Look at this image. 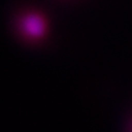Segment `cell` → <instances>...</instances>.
Returning <instances> with one entry per match:
<instances>
[{
    "mask_svg": "<svg viewBox=\"0 0 132 132\" xmlns=\"http://www.w3.org/2000/svg\"><path fill=\"white\" fill-rule=\"evenodd\" d=\"M46 29V21L43 16L36 12L26 13L19 21V29L22 37L31 42L43 38Z\"/></svg>",
    "mask_w": 132,
    "mask_h": 132,
    "instance_id": "obj_1",
    "label": "cell"
}]
</instances>
